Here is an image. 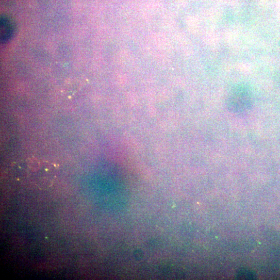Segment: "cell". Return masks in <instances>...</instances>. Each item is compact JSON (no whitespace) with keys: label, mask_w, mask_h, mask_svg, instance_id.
Returning <instances> with one entry per match:
<instances>
[{"label":"cell","mask_w":280,"mask_h":280,"mask_svg":"<svg viewBox=\"0 0 280 280\" xmlns=\"http://www.w3.org/2000/svg\"><path fill=\"white\" fill-rule=\"evenodd\" d=\"M250 97L244 89L237 90L231 94L228 101V107L233 113H240L248 110L251 107Z\"/></svg>","instance_id":"cell-1"},{"label":"cell","mask_w":280,"mask_h":280,"mask_svg":"<svg viewBox=\"0 0 280 280\" xmlns=\"http://www.w3.org/2000/svg\"><path fill=\"white\" fill-rule=\"evenodd\" d=\"M1 23V39L5 40L10 37L12 33V25L7 19H2Z\"/></svg>","instance_id":"cell-2"}]
</instances>
